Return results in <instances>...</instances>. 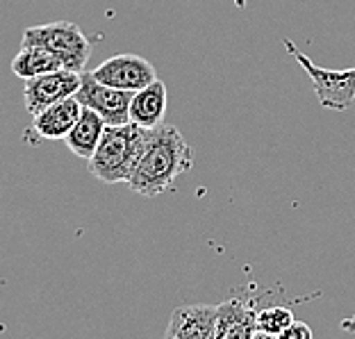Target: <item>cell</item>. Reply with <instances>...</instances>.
I'll list each match as a JSON object with an SVG mask.
<instances>
[{"mask_svg":"<svg viewBox=\"0 0 355 339\" xmlns=\"http://www.w3.org/2000/svg\"><path fill=\"white\" fill-rule=\"evenodd\" d=\"M191 166L193 150L189 141L175 125L162 123L148 132L146 150L128 184L139 196L155 198L171 189L178 177L191 171Z\"/></svg>","mask_w":355,"mask_h":339,"instance_id":"cell-1","label":"cell"},{"mask_svg":"<svg viewBox=\"0 0 355 339\" xmlns=\"http://www.w3.org/2000/svg\"><path fill=\"white\" fill-rule=\"evenodd\" d=\"M148 132L135 123L107 125L105 134L96 148L94 157L89 159V171L105 184L128 182L135 173L137 164L146 150Z\"/></svg>","mask_w":355,"mask_h":339,"instance_id":"cell-2","label":"cell"},{"mask_svg":"<svg viewBox=\"0 0 355 339\" xmlns=\"http://www.w3.org/2000/svg\"><path fill=\"white\" fill-rule=\"evenodd\" d=\"M21 46H42L62 62L64 69L78 71V73H83L89 55H92V42L85 37L83 28L69 21L26 28L21 37Z\"/></svg>","mask_w":355,"mask_h":339,"instance_id":"cell-3","label":"cell"},{"mask_svg":"<svg viewBox=\"0 0 355 339\" xmlns=\"http://www.w3.org/2000/svg\"><path fill=\"white\" fill-rule=\"evenodd\" d=\"M289 53L294 55L296 62L305 69V73L310 76L314 94H317L319 103L326 110H346L351 107V103L355 101V69L346 71H333V69H321L317 67L308 55L298 53L292 44Z\"/></svg>","mask_w":355,"mask_h":339,"instance_id":"cell-4","label":"cell"},{"mask_svg":"<svg viewBox=\"0 0 355 339\" xmlns=\"http://www.w3.org/2000/svg\"><path fill=\"white\" fill-rule=\"evenodd\" d=\"M76 98L83 107H89V110H94L96 114H101L107 125L130 123L132 92H121V89L101 85L98 80L92 76V71H89V73L83 71V85H80Z\"/></svg>","mask_w":355,"mask_h":339,"instance_id":"cell-5","label":"cell"},{"mask_svg":"<svg viewBox=\"0 0 355 339\" xmlns=\"http://www.w3.org/2000/svg\"><path fill=\"white\" fill-rule=\"evenodd\" d=\"M80 85H83V73L71 71V69H60V71H53V73L23 80V98H26V107L30 114L35 116L55 103L73 98Z\"/></svg>","mask_w":355,"mask_h":339,"instance_id":"cell-6","label":"cell"},{"mask_svg":"<svg viewBox=\"0 0 355 339\" xmlns=\"http://www.w3.org/2000/svg\"><path fill=\"white\" fill-rule=\"evenodd\" d=\"M92 76L98 80L101 85L121 89V92H139V89L148 87L150 82H155V67L139 58V55H114V58L105 60L98 69L92 71Z\"/></svg>","mask_w":355,"mask_h":339,"instance_id":"cell-7","label":"cell"},{"mask_svg":"<svg viewBox=\"0 0 355 339\" xmlns=\"http://www.w3.org/2000/svg\"><path fill=\"white\" fill-rule=\"evenodd\" d=\"M219 305H182L173 310L164 339H214Z\"/></svg>","mask_w":355,"mask_h":339,"instance_id":"cell-8","label":"cell"},{"mask_svg":"<svg viewBox=\"0 0 355 339\" xmlns=\"http://www.w3.org/2000/svg\"><path fill=\"white\" fill-rule=\"evenodd\" d=\"M80 112H83V105L78 103L76 96L73 98L62 101V103H55L51 107H46L44 112L35 114L32 130L46 141L67 139L69 132L73 130V125L78 123Z\"/></svg>","mask_w":355,"mask_h":339,"instance_id":"cell-9","label":"cell"},{"mask_svg":"<svg viewBox=\"0 0 355 339\" xmlns=\"http://www.w3.org/2000/svg\"><path fill=\"white\" fill-rule=\"evenodd\" d=\"M257 333V312L239 298L219 305L214 339H253Z\"/></svg>","mask_w":355,"mask_h":339,"instance_id":"cell-10","label":"cell"},{"mask_svg":"<svg viewBox=\"0 0 355 339\" xmlns=\"http://www.w3.org/2000/svg\"><path fill=\"white\" fill-rule=\"evenodd\" d=\"M166 114V85L162 80H155L148 87L139 89L132 94L130 101V123L153 130V128L162 125Z\"/></svg>","mask_w":355,"mask_h":339,"instance_id":"cell-11","label":"cell"},{"mask_svg":"<svg viewBox=\"0 0 355 339\" xmlns=\"http://www.w3.org/2000/svg\"><path fill=\"white\" fill-rule=\"evenodd\" d=\"M105 128H107V123H105L101 114H96V112L89 107H83L78 123L73 125V130L69 132L67 139H64L67 141V148L78 157L92 159L105 134Z\"/></svg>","mask_w":355,"mask_h":339,"instance_id":"cell-12","label":"cell"},{"mask_svg":"<svg viewBox=\"0 0 355 339\" xmlns=\"http://www.w3.org/2000/svg\"><path fill=\"white\" fill-rule=\"evenodd\" d=\"M60 69H64L62 62L42 46H21V51L12 60V73L21 80L39 78Z\"/></svg>","mask_w":355,"mask_h":339,"instance_id":"cell-13","label":"cell"},{"mask_svg":"<svg viewBox=\"0 0 355 339\" xmlns=\"http://www.w3.org/2000/svg\"><path fill=\"white\" fill-rule=\"evenodd\" d=\"M294 324V314L289 308H282V305H271V308H264L257 312V330L266 335L278 337L282 330L289 328Z\"/></svg>","mask_w":355,"mask_h":339,"instance_id":"cell-14","label":"cell"},{"mask_svg":"<svg viewBox=\"0 0 355 339\" xmlns=\"http://www.w3.org/2000/svg\"><path fill=\"white\" fill-rule=\"evenodd\" d=\"M278 339H314V335H312V328L308 324L294 319V324L282 330V333L278 335Z\"/></svg>","mask_w":355,"mask_h":339,"instance_id":"cell-15","label":"cell"},{"mask_svg":"<svg viewBox=\"0 0 355 339\" xmlns=\"http://www.w3.org/2000/svg\"><path fill=\"white\" fill-rule=\"evenodd\" d=\"M253 339H278V337H273V335H266V333H260V330H257V333L253 335Z\"/></svg>","mask_w":355,"mask_h":339,"instance_id":"cell-16","label":"cell"}]
</instances>
